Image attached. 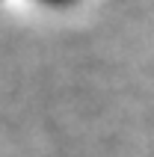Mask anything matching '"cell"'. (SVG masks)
Masks as SVG:
<instances>
[{"mask_svg":"<svg viewBox=\"0 0 154 157\" xmlns=\"http://www.w3.org/2000/svg\"><path fill=\"white\" fill-rule=\"evenodd\" d=\"M39 3H48V6H68L74 0H39Z\"/></svg>","mask_w":154,"mask_h":157,"instance_id":"1","label":"cell"}]
</instances>
